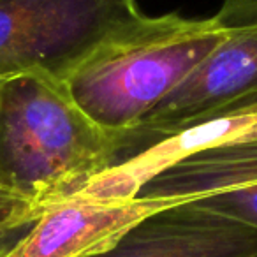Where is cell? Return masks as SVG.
<instances>
[{
	"instance_id": "obj_6",
	"label": "cell",
	"mask_w": 257,
	"mask_h": 257,
	"mask_svg": "<svg viewBox=\"0 0 257 257\" xmlns=\"http://www.w3.org/2000/svg\"><path fill=\"white\" fill-rule=\"evenodd\" d=\"M169 204L145 197L95 201L72 196L44 210L6 257H97L140 220Z\"/></svg>"
},
{
	"instance_id": "obj_8",
	"label": "cell",
	"mask_w": 257,
	"mask_h": 257,
	"mask_svg": "<svg viewBox=\"0 0 257 257\" xmlns=\"http://www.w3.org/2000/svg\"><path fill=\"white\" fill-rule=\"evenodd\" d=\"M252 134H257V111L192 125L145 145L136 154L92 178L74 196L95 201L136 199L145 185L189 155Z\"/></svg>"
},
{
	"instance_id": "obj_7",
	"label": "cell",
	"mask_w": 257,
	"mask_h": 257,
	"mask_svg": "<svg viewBox=\"0 0 257 257\" xmlns=\"http://www.w3.org/2000/svg\"><path fill=\"white\" fill-rule=\"evenodd\" d=\"M97 257H257V229L183 201L145 217Z\"/></svg>"
},
{
	"instance_id": "obj_10",
	"label": "cell",
	"mask_w": 257,
	"mask_h": 257,
	"mask_svg": "<svg viewBox=\"0 0 257 257\" xmlns=\"http://www.w3.org/2000/svg\"><path fill=\"white\" fill-rule=\"evenodd\" d=\"M2 81H4V79H0V86H2Z\"/></svg>"
},
{
	"instance_id": "obj_2",
	"label": "cell",
	"mask_w": 257,
	"mask_h": 257,
	"mask_svg": "<svg viewBox=\"0 0 257 257\" xmlns=\"http://www.w3.org/2000/svg\"><path fill=\"white\" fill-rule=\"evenodd\" d=\"M222 39L224 29L215 16L138 13L107 30L62 81L93 121L127 133L168 99Z\"/></svg>"
},
{
	"instance_id": "obj_5",
	"label": "cell",
	"mask_w": 257,
	"mask_h": 257,
	"mask_svg": "<svg viewBox=\"0 0 257 257\" xmlns=\"http://www.w3.org/2000/svg\"><path fill=\"white\" fill-rule=\"evenodd\" d=\"M138 197L192 201L257 229V134L189 155L145 185Z\"/></svg>"
},
{
	"instance_id": "obj_3",
	"label": "cell",
	"mask_w": 257,
	"mask_h": 257,
	"mask_svg": "<svg viewBox=\"0 0 257 257\" xmlns=\"http://www.w3.org/2000/svg\"><path fill=\"white\" fill-rule=\"evenodd\" d=\"M224 39L134 131L145 141L192 125L257 111V0H224Z\"/></svg>"
},
{
	"instance_id": "obj_4",
	"label": "cell",
	"mask_w": 257,
	"mask_h": 257,
	"mask_svg": "<svg viewBox=\"0 0 257 257\" xmlns=\"http://www.w3.org/2000/svg\"><path fill=\"white\" fill-rule=\"evenodd\" d=\"M136 0H0V79L30 71L64 74Z\"/></svg>"
},
{
	"instance_id": "obj_9",
	"label": "cell",
	"mask_w": 257,
	"mask_h": 257,
	"mask_svg": "<svg viewBox=\"0 0 257 257\" xmlns=\"http://www.w3.org/2000/svg\"><path fill=\"white\" fill-rule=\"evenodd\" d=\"M37 218L39 215L29 201L0 189V257L11 252Z\"/></svg>"
},
{
	"instance_id": "obj_1",
	"label": "cell",
	"mask_w": 257,
	"mask_h": 257,
	"mask_svg": "<svg viewBox=\"0 0 257 257\" xmlns=\"http://www.w3.org/2000/svg\"><path fill=\"white\" fill-rule=\"evenodd\" d=\"M134 131L114 133L78 106L64 81L43 71L0 86V189L41 215L141 148Z\"/></svg>"
}]
</instances>
